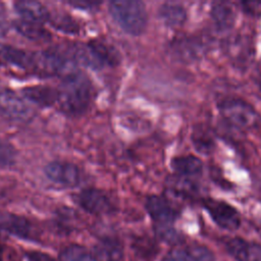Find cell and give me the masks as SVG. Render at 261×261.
<instances>
[{
	"label": "cell",
	"instance_id": "cell-20",
	"mask_svg": "<svg viewBox=\"0 0 261 261\" xmlns=\"http://www.w3.org/2000/svg\"><path fill=\"white\" fill-rule=\"evenodd\" d=\"M14 30L25 39L33 42H47L50 40V33L40 23L18 19L13 21Z\"/></svg>",
	"mask_w": 261,
	"mask_h": 261
},
{
	"label": "cell",
	"instance_id": "cell-25",
	"mask_svg": "<svg viewBox=\"0 0 261 261\" xmlns=\"http://www.w3.org/2000/svg\"><path fill=\"white\" fill-rule=\"evenodd\" d=\"M154 229L157 237L163 242L175 244L179 240V234L172 225H155Z\"/></svg>",
	"mask_w": 261,
	"mask_h": 261
},
{
	"label": "cell",
	"instance_id": "cell-31",
	"mask_svg": "<svg viewBox=\"0 0 261 261\" xmlns=\"http://www.w3.org/2000/svg\"><path fill=\"white\" fill-rule=\"evenodd\" d=\"M3 257H4V248L0 246V261H3Z\"/></svg>",
	"mask_w": 261,
	"mask_h": 261
},
{
	"label": "cell",
	"instance_id": "cell-11",
	"mask_svg": "<svg viewBox=\"0 0 261 261\" xmlns=\"http://www.w3.org/2000/svg\"><path fill=\"white\" fill-rule=\"evenodd\" d=\"M145 207L155 225H172L176 212L164 197L152 195L146 200Z\"/></svg>",
	"mask_w": 261,
	"mask_h": 261
},
{
	"label": "cell",
	"instance_id": "cell-14",
	"mask_svg": "<svg viewBox=\"0 0 261 261\" xmlns=\"http://www.w3.org/2000/svg\"><path fill=\"white\" fill-rule=\"evenodd\" d=\"M14 10L20 16V19L40 24L49 21L51 15L48 8L38 1H17L14 3Z\"/></svg>",
	"mask_w": 261,
	"mask_h": 261
},
{
	"label": "cell",
	"instance_id": "cell-21",
	"mask_svg": "<svg viewBox=\"0 0 261 261\" xmlns=\"http://www.w3.org/2000/svg\"><path fill=\"white\" fill-rule=\"evenodd\" d=\"M59 261H98L94 254L76 244L66 246L59 253Z\"/></svg>",
	"mask_w": 261,
	"mask_h": 261
},
{
	"label": "cell",
	"instance_id": "cell-16",
	"mask_svg": "<svg viewBox=\"0 0 261 261\" xmlns=\"http://www.w3.org/2000/svg\"><path fill=\"white\" fill-rule=\"evenodd\" d=\"M170 166L178 176L186 178L197 177L203 173V162L194 155L176 156L171 159Z\"/></svg>",
	"mask_w": 261,
	"mask_h": 261
},
{
	"label": "cell",
	"instance_id": "cell-12",
	"mask_svg": "<svg viewBox=\"0 0 261 261\" xmlns=\"http://www.w3.org/2000/svg\"><path fill=\"white\" fill-rule=\"evenodd\" d=\"M227 252L238 261H261V245L242 238H232L226 242Z\"/></svg>",
	"mask_w": 261,
	"mask_h": 261
},
{
	"label": "cell",
	"instance_id": "cell-30",
	"mask_svg": "<svg viewBox=\"0 0 261 261\" xmlns=\"http://www.w3.org/2000/svg\"><path fill=\"white\" fill-rule=\"evenodd\" d=\"M256 84H257V86H258V89H259V91L261 92V69L259 70V72H258V74H257Z\"/></svg>",
	"mask_w": 261,
	"mask_h": 261
},
{
	"label": "cell",
	"instance_id": "cell-29",
	"mask_svg": "<svg viewBox=\"0 0 261 261\" xmlns=\"http://www.w3.org/2000/svg\"><path fill=\"white\" fill-rule=\"evenodd\" d=\"M7 32H8V27L4 20L3 9L2 7H0V38H3L4 36H6Z\"/></svg>",
	"mask_w": 261,
	"mask_h": 261
},
{
	"label": "cell",
	"instance_id": "cell-2",
	"mask_svg": "<svg viewBox=\"0 0 261 261\" xmlns=\"http://www.w3.org/2000/svg\"><path fill=\"white\" fill-rule=\"evenodd\" d=\"M109 13L113 20L132 36L143 34L148 23L145 4L136 0H114L109 3Z\"/></svg>",
	"mask_w": 261,
	"mask_h": 261
},
{
	"label": "cell",
	"instance_id": "cell-4",
	"mask_svg": "<svg viewBox=\"0 0 261 261\" xmlns=\"http://www.w3.org/2000/svg\"><path fill=\"white\" fill-rule=\"evenodd\" d=\"M221 116L238 128L252 127L258 120V113L252 105L239 98H226L219 102Z\"/></svg>",
	"mask_w": 261,
	"mask_h": 261
},
{
	"label": "cell",
	"instance_id": "cell-26",
	"mask_svg": "<svg viewBox=\"0 0 261 261\" xmlns=\"http://www.w3.org/2000/svg\"><path fill=\"white\" fill-rule=\"evenodd\" d=\"M244 11L250 15H259L261 13V2L259 1H244L241 2Z\"/></svg>",
	"mask_w": 261,
	"mask_h": 261
},
{
	"label": "cell",
	"instance_id": "cell-3",
	"mask_svg": "<svg viewBox=\"0 0 261 261\" xmlns=\"http://www.w3.org/2000/svg\"><path fill=\"white\" fill-rule=\"evenodd\" d=\"M74 63L58 49L35 52L34 72L45 76H66L74 72Z\"/></svg>",
	"mask_w": 261,
	"mask_h": 261
},
{
	"label": "cell",
	"instance_id": "cell-15",
	"mask_svg": "<svg viewBox=\"0 0 261 261\" xmlns=\"http://www.w3.org/2000/svg\"><path fill=\"white\" fill-rule=\"evenodd\" d=\"M123 255V246L115 238H103L94 246V256L98 261H121Z\"/></svg>",
	"mask_w": 261,
	"mask_h": 261
},
{
	"label": "cell",
	"instance_id": "cell-23",
	"mask_svg": "<svg viewBox=\"0 0 261 261\" xmlns=\"http://www.w3.org/2000/svg\"><path fill=\"white\" fill-rule=\"evenodd\" d=\"M49 22L57 31L64 34L76 35L80 32L79 23L68 14L65 13H55L50 15Z\"/></svg>",
	"mask_w": 261,
	"mask_h": 261
},
{
	"label": "cell",
	"instance_id": "cell-27",
	"mask_svg": "<svg viewBox=\"0 0 261 261\" xmlns=\"http://www.w3.org/2000/svg\"><path fill=\"white\" fill-rule=\"evenodd\" d=\"M27 256L30 261H55L50 255L39 251H30Z\"/></svg>",
	"mask_w": 261,
	"mask_h": 261
},
{
	"label": "cell",
	"instance_id": "cell-10",
	"mask_svg": "<svg viewBox=\"0 0 261 261\" xmlns=\"http://www.w3.org/2000/svg\"><path fill=\"white\" fill-rule=\"evenodd\" d=\"M0 229L25 240H34L37 232L33 223L25 217L0 211Z\"/></svg>",
	"mask_w": 261,
	"mask_h": 261
},
{
	"label": "cell",
	"instance_id": "cell-1",
	"mask_svg": "<svg viewBox=\"0 0 261 261\" xmlns=\"http://www.w3.org/2000/svg\"><path fill=\"white\" fill-rule=\"evenodd\" d=\"M57 92V105L60 110L68 115H80L90 107L94 90L85 74L74 71L62 77Z\"/></svg>",
	"mask_w": 261,
	"mask_h": 261
},
{
	"label": "cell",
	"instance_id": "cell-24",
	"mask_svg": "<svg viewBox=\"0 0 261 261\" xmlns=\"http://www.w3.org/2000/svg\"><path fill=\"white\" fill-rule=\"evenodd\" d=\"M17 153L13 145L4 139H0V169L12 167L16 162Z\"/></svg>",
	"mask_w": 261,
	"mask_h": 261
},
{
	"label": "cell",
	"instance_id": "cell-22",
	"mask_svg": "<svg viewBox=\"0 0 261 261\" xmlns=\"http://www.w3.org/2000/svg\"><path fill=\"white\" fill-rule=\"evenodd\" d=\"M194 148L203 154H209L214 148V140L210 133L203 126H196L192 133Z\"/></svg>",
	"mask_w": 261,
	"mask_h": 261
},
{
	"label": "cell",
	"instance_id": "cell-5",
	"mask_svg": "<svg viewBox=\"0 0 261 261\" xmlns=\"http://www.w3.org/2000/svg\"><path fill=\"white\" fill-rule=\"evenodd\" d=\"M0 116L14 122H27L34 116V110L12 90L0 85Z\"/></svg>",
	"mask_w": 261,
	"mask_h": 261
},
{
	"label": "cell",
	"instance_id": "cell-18",
	"mask_svg": "<svg viewBox=\"0 0 261 261\" xmlns=\"http://www.w3.org/2000/svg\"><path fill=\"white\" fill-rule=\"evenodd\" d=\"M210 14L214 25L220 32H227L234 24L236 11L228 2H213Z\"/></svg>",
	"mask_w": 261,
	"mask_h": 261
},
{
	"label": "cell",
	"instance_id": "cell-9",
	"mask_svg": "<svg viewBox=\"0 0 261 261\" xmlns=\"http://www.w3.org/2000/svg\"><path fill=\"white\" fill-rule=\"evenodd\" d=\"M74 200L80 207L94 215L110 214L115 209L109 196L95 188L81 191L75 195Z\"/></svg>",
	"mask_w": 261,
	"mask_h": 261
},
{
	"label": "cell",
	"instance_id": "cell-17",
	"mask_svg": "<svg viewBox=\"0 0 261 261\" xmlns=\"http://www.w3.org/2000/svg\"><path fill=\"white\" fill-rule=\"evenodd\" d=\"M23 97L30 102L41 106L48 107L53 104H57L58 92L57 89H54L49 86L37 85L32 87H27L22 89Z\"/></svg>",
	"mask_w": 261,
	"mask_h": 261
},
{
	"label": "cell",
	"instance_id": "cell-19",
	"mask_svg": "<svg viewBox=\"0 0 261 261\" xmlns=\"http://www.w3.org/2000/svg\"><path fill=\"white\" fill-rule=\"evenodd\" d=\"M158 16L165 25L169 28H178L187 20V10L179 3L165 2L160 5Z\"/></svg>",
	"mask_w": 261,
	"mask_h": 261
},
{
	"label": "cell",
	"instance_id": "cell-6",
	"mask_svg": "<svg viewBox=\"0 0 261 261\" xmlns=\"http://www.w3.org/2000/svg\"><path fill=\"white\" fill-rule=\"evenodd\" d=\"M205 49L202 39L195 36H181L171 40L167 50L171 58L176 61L189 63L200 58Z\"/></svg>",
	"mask_w": 261,
	"mask_h": 261
},
{
	"label": "cell",
	"instance_id": "cell-13",
	"mask_svg": "<svg viewBox=\"0 0 261 261\" xmlns=\"http://www.w3.org/2000/svg\"><path fill=\"white\" fill-rule=\"evenodd\" d=\"M162 261H214L213 253L205 246L192 245L168 251Z\"/></svg>",
	"mask_w": 261,
	"mask_h": 261
},
{
	"label": "cell",
	"instance_id": "cell-28",
	"mask_svg": "<svg viewBox=\"0 0 261 261\" xmlns=\"http://www.w3.org/2000/svg\"><path fill=\"white\" fill-rule=\"evenodd\" d=\"M68 5H71L73 7L80 8V9H94L97 5H99V2H92V1H73V2H67Z\"/></svg>",
	"mask_w": 261,
	"mask_h": 261
},
{
	"label": "cell",
	"instance_id": "cell-8",
	"mask_svg": "<svg viewBox=\"0 0 261 261\" xmlns=\"http://www.w3.org/2000/svg\"><path fill=\"white\" fill-rule=\"evenodd\" d=\"M44 173L49 180L64 188H74L82 180L80 168L75 164L66 161L48 163L44 168Z\"/></svg>",
	"mask_w": 261,
	"mask_h": 261
},
{
	"label": "cell",
	"instance_id": "cell-7",
	"mask_svg": "<svg viewBox=\"0 0 261 261\" xmlns=\"http://www.w3.org/2000/svg\"><path fill=\"white\" fill-rule=\"evenodd\" d=\"M203 206L212 220L221 228L236 230L241 225V217L238 210L230 204L211 198L203 200Z\"/></svg>",
	"mask_w": 261,
	"mask_h": 261
}]
</instances>
